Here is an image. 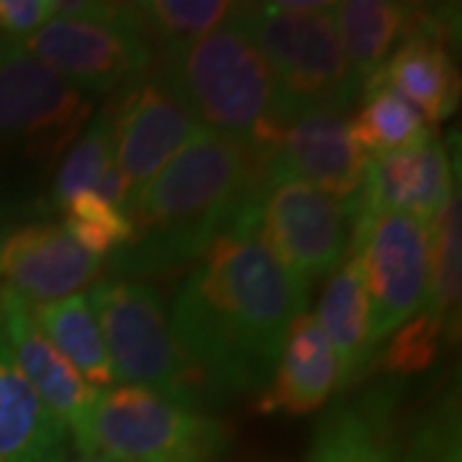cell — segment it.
I'll use <instances>...</instances> for the list:
<instances>
[{
  "mask_svg": "<svg viewBox=\"0 0 462 462\" xmlns=\"http://www.w3.org/2000/svg\"><path fill=\"white\" fill-rule=\"evenodd\" d=\"M416 5L391 0H345L334 3L331 16L339 33L346 62L363 85L385 65L409 33Z\"/></svg>",
  "mask_w": 462,
  "mask_h": 462,
  "instance_id": "obj_21",
  "label": "cell"
},
{
  "mask_svg": "<svg viewBox=\"0 0 462 462\" xmlns=\"http://www.w3.org/2000/svg\"><path fill=\"white\" fill-rule=\"evenodd\" d=\"M360 100V111L349 118V126L370 160L419 147L434 136L427 118L385 85L367 83Z\"/></svg>",
  "mask_w": 462,
  "mask_h": 462,
  "instance_id": "obj_23",
  "label": "cell"
},
{
  "mask_svg": "<svg viewBox=\"0 0 462 462\" xmlns=\"http://www.w3.org/2000/svg\"><path fill=\"white\" fill-rule=\"evenodd\" d=\"M21 47L90 98L144 80L157 62L129 3L57 0V16Z\"/></svg>",
  "mask_w": 462,
  "mask_h": 462,
  "instance_id": "obj_8",
  "label": "cell"
},
{
  "mask_svg": "<svg viewBox=\"0 0 462 462\" xmlns=\"http://www.w3.org/2000/svg\"><path fill=\"white\" fill-rule=\"evenodd\" d=\"M349 254L370 303L373 339L380 345L427 306L431 281V226L393 211H357Z\"/></svg>",
  "mask_w": 462,
  "mask_h": 462,
  "instance_id": "obj_9",
  "label": "cell"
},
{
  "mask_svg": "<svg viewBox=\"0 0 462 462\" xmlns=\"http://www.w3.org/2000/svg\"><path fill=\"white\" fill-rule=\"evenodd\" d=\"M309 288L264 245L254 206L203 252L175 293L170 327L221 403L270 383Z\"/></svg>",
  "mask_w": 462,
  "mask_h": 462,
  "instance_id": "obj_1",
  "label": "cell"
},
{
  "mask_svg": "<svg viewBox=\"0 0 462 462\" xmlns=\"http://www.w3.org/2000/svg\"><path fill=\"white\" fill-rule=\"evenodd\" d=\"M33 314L47 339L90 388L103 391L114 385V370L106 352L103 331L85 293L33 306Z\"/></svg>",
  "mask_w": 462,
  "mask_h": 462,
  "instance_id": "obj_22",
  "label": "cell"
},
{
  "mask_svg": "<svg viewBox=\"0 0 462 462\" xmlns=\"http://www.w3.org/2000/svg\"><path fill=\"white\" fill-rule=\"evenodd\" d=\"M67 462H114L108 457H98V455H80L78 460H67Z\"/></svg>",
  "mask_w": 462,
  "mask_h": 462,
  "instance_id": "obj_31",
  "label": "cell"
},
{
  "mask_svg": "<svg viewBox=\"0 0 462 462\" xmlns=\"http://www.w3.org/2000/svg\"><path fill=\"white\" fill-rule=\"evenodd\" d=\"M85 296L103 331L114 380L193 411L221 403L178 345L162 293L152 282L106 275Z\"/></svg>",
  "mask_w": 462,
  "mask_h": 462,
  "instance_id": "obj_6",
  "label": "cell"
},
{
  "mask_svg": "<svg viewBox=\"0 0 462 462\" xmlns=\"http://www.w3.org/2000/svg\"><path fill=\"white\" fill-rule=\"evenodd\" d=\"M263 391L257 401L260 413L306 416L327 406L337 391V357L316 316L293 319L275 373Z\"/></svg>",
  "mask_w": 462,
  "mask_h": 462,
  "instance_id": "obj_19",
  "label": "cell"
},
{
  "mask_svg": "<svg viewBox=\"0 0 462 462\" xmlns=\"http://www.w3.org/2000/svg\"><path fill=\"white\" fill-rule=\"evenodd\" d=\"M314 316L337 357V391L345 393L375 370L380 355L373 339L370 303L352 254L331 273Z\"/></svg>",
  "mask_w": 462,
  "mask_h": 462,
  "instance_id": "obj_20",
  "label": "cell"
},
{
  "mask_svg": "<svg viewBox=\"0 0 462 462\" xmlns=\"http://www.w3.org/2000/svg\"><path fill=\"white\" fill-rule=\"evenodd\" d=\"M457 385L431 398L401 431L398 462H462Z\"/></svg>",
  "mask_w": 462,
  "mask_h": 462,
  "instance_id": "obj_27",
  "label": "cell"
},
{
  "mask_svg": "<svg viewBox=\"0 0 462 462\" xmlns=\"http://www.w3.org/2000/svg\"><path fill=\"white\" fill-rule=\"evenodd\" d=\"M80 455L114 462H224L231 431L224 421L134 385H111L69 427Z\"/></svg>",
  "mask_w": 462,
  "mask_h": 462,
  "instance_id": "obj_7",
  "label": "cell"
},
{
  "mask_svg": "<svg viewBox=\"0 0 462 462\" xmlns=\"http://www.w3.org/2000/svg\"><path fill=\"white\" fill-rule=\"evenodd\" d=\"M355 216L357 196L331 199L296 178H267L254 203L264 245L306 288L345 263Z\"/></svg>",
  "mask_w": 462,
  "mask_h": 462,
  "instance_id": "obj_10",
  "label": "cell"
},
{
  "mask_svg": "<svg viewBox=\"0 0 462 462\" xmlns=\"http://www.w3.org/2000/svg\"><path fill=\"white\" fill-rule=\"evenodd\" d=\"M457 182L452 178L449 152L431 136L424 144L396 154L373 157L357 193V211H393L434 224Z\"/></svg>",
  "mask_w": 462,
  "mask_h": 462,
  "instance_id": "obj_16",
  "label": "cell"
},
{
  "mask_svg": "<svg viewBox=\"0 0 462 462\" xmlns=\"http://www.w3.org/2000/svg\"><path fill=\"white\" fill-rule=\"evenodd\" d=\"M103 260L78 245L62 221L32 218L0 231L3 285L32 306L54 303L100 281Z\"/></svg>",
  "mask_w": 462,
  "mask_h": 462,
  "instance_id": "obj_12",
  "label": "cell"
},
{
  "mask_svg": "<svg viewBox=\"0 0 462 462\" xmlns=\"http://www.w3.org/2000/svg\"><path fill=\"white\" fill-rule=\"evenodd\" d=\"M442 334H445V327L427 309H421L401 329L391 334L393 339L385 346V352L378 355L375 367L401 380L409 378L413 373H421L434 363L437 345H439Z\"/></svg>",
  "mask_w": 462,
  "mask_h": 462,
  "instance_id": "obj_29",
  "label": "cell"
},
{
  "mask_svg": "<svg viewBox=\"0 0 462 462\" xmlns=\"http://www.w3.org/2000/svg\"><path fill=\"white\" fill-rule=\"evenodd\" d=\"M69 452L67 424L18 367L0 319V462H67Z\"/></svg>",
  "mask_w": 462,
  "mask_h": 462,
  "instance_id": "obj_18",
  "label": "cell"
},
{
  "mask_svg": "<svg viewBox=\"0 0 462 462\" xmlns=\"http://www.w3.org/2000/svg\"><path fill=\"white\" fill-rule=\"evenodd\" d=\"M114 170V118L111 106L93 114L85 132L67 149L62 162L50 182L44 214H62L69 200L96 190L108 172Z\"/></svg>",
  "mask_w": 462,
  "mask_h": 462,
  "instance_id": "obj_25",
  "label": "cell"
},
{
  "mask_svg": "<svg viewBox=\"0 0 462 462\" xmlns=\"http://www.w3.org/2000/svg\"><path fill=\"white\" fill-rule=\"evenodd\" d=\"M62 214V224L78 239V245L100 257L103 263L132 239V221L124 214V208L98 199L96 193H83L69 200Z\"/></svg>",
  "mask_w": 462,
  "mask_h": 462,
  "instance_id": "obj_28",
  "label": "cell"
},
{
  "mask_svg": "<svg viewBox=\"0 0 462 462\" xmlns=\"http://www.w3.org/2000/svg\"><path fill=\"white\" fill-rule=\"evenodd\" d=\"M460 180H457L445 208L431 224V281L430 298L424 306L445 327V334L452 339L457 337V324H460Z\"/></svg>",
  "mask_w": 462,
  "mask_h": 462,
  "instance_id": "obj_26",
  "label": "cell"
},
{
  "mask_svg": "<svg viewBox=\"0 0 462 462\" xmlns=\"http://www.w3.org/2000/svg\"><path fill=\"white\" fill-rule=\"evenodd\" d=\"M108 106L114 118V167L129 203L196 136L200 124L154 72L114 93Z\"/></svg>",
  "mask_w": 462,
  "mask_h": 462,
  "instance_id": "obj_11",
  "label": "cell"
},
{
  "mask_svg": "<svg viewBox=\"0 0 462 462\" xmlns=\"http://www.w3.org/2000/svg\"><path fill=\"white\" fill-rule=\"evenodd\" d=\"M403 398V383L393 378L334 401L316 424L306 462H398Z\"/></svg>",
  "mask_w": 462,
  "mask_h": 462,
  "instance_id": "obj_15",
  "label": "cell"
},
{
  "mask_svg": "<svg viewBox=\"0 0 462 462\" xmlns=\"http://www.w3.org/2000/svg\"><path fill=\"white\" fill-rule=\"evenodd\" d=\"M334 3H239L234 23L263 51L278 83L285 124L309 111H342L360 100L331 16Z\"/></svg>",
  "mask_w": 462,
  "mask_h": 462,
  "instance_id": "obj_5",
  "label": "cell"
},
{
  "mask_svg": "<svg viewBox=\"0 0 462 462\" xmlns=\"http://www.w3.org/2000/svg\"><path fill=\"white\" fill-rule=\"evenodd\" d=\"M264 160L267 178H296L339 200L360 193L370 165V154L342 111H309L291 118Z\"/></svg>",
  "mask_w": 462,
  "mask_h": 462,
  "instance_id": "obj_13",
  "label": "cell"
},
{
  "mask_svg": "<svg viewBox=\"0 0 462 462\" xmlns=\"http://www.w3.org/2000/svg\"><path fill=\"white\" fill-rule=\"evenodd\" d=\"M0 319L3 329L16 355L18 367L29 378L33 391L67 424V430L80 419L93 403L96 388H90L57 346L42 331L33 306L0 282Z\"/></svg>",
  "mask_w": 462,
  "mask_h": 462,
  "instance_id": "obj_17",
  "label": "cell"
},
{
  "mask_svg": "<svg viewBox=\"0 0 462 462\" xmlns=\"http://www.w3.org/2000/svg\"><path fill=\"white\" fill-rule=\"evenodd\" d=\"M267 180L263 152L200 126L196 136L126 203L129 245L103 263L111 278L147 281L196 264L216 236L257 203Z\"/></svg>",
  "mask_w": 462,
  "mask_h": 462,
  "instance_id": "obj_2",
  "label": "cell"
},
{
  "mask_svg": "<svg viewBox=\"0 0 462 462\" xmlns=\"http://www.w3.org/2000/svg\"><path fill=\"white\" fill-rule=\"evenodd\" d=\"M57 16V0H0V36L26 42Z\"/></svg>",
  "mask_w": 462,
  "mask_h": 462,
  "instance_id": "obj_30",
  "label": "cell"
},
{
  "mask_svg": "<svg viewBox=\"0 0 462 462\" xmlns=\"http://www.w3.org/2000/svg\"><path fill=\"white\" fill-rule=\"evenodd\" d=\"M96 100L0 36V231L44 214L57 167Z\"/></svg>",
  "mask_w": 462,
  "mask_h": 462,
  "instance_id": "obj_3",
  "label": "cell"
},
{
  "mask_svg": "<svg viewBox=\"0 0 462 462\" xmlns=\"http://www.w3.org/2000/svg\"><path fill=\"white\" fill-rule=\"evenodd\" d=\"M200 126L267 154L285 126L275 75L234 21L157 57L152 69Z\"/></svg>",
  "mask_w": 462,
  "mask_h": 462,
  "instance_id": "obj_4",
  "label": "cell"
},
{
  "mask_svg": "<svg viewBox=\"0 0 462 462\" xmlns=\"http://www.w3.org/2000/svg\"><path fill=\"white\" fill-rule=\"evenodd\" d=\"M452 39H457V11L416 5L409 33L367 83L391 88L427 124L445 121L460 106V72L449 51Z\"/></svg>",
  "mask_w": 462,
  "mask_h": 462,
  "instance_id": "obj_14",
  "label": "cell"
},
{
  "mask_svg": "<svg viewBox=\"0 0 462 462\" xmlns=\"http://www.w3.org/2000/svg\"><path fill=\"white\" fill-rule=\"evenodd\" d=\"M129 5L136 29L147 39L154 57H162L226 26L239 8V3L226 0H147Z\"/></svg>",
  "mask_w": 462,
  "mask_h": 462,
  "instance_id": "obj_24",
  "label": "cell"
}]
</instances>
